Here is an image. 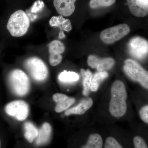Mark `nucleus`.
Wrapping results in <instances>:
<instances>
[{
  "mask_svg": "<svg viewBox=\"0 0 148 148\" xmlns=\"http://www.w3.org/2000/svg\"><path fill=\"white\" fill-rule=\"evenodd\" d=\"M111 93L110 113L115 117L123 116L127 110V93L124 83L119 80L115 81L112 85Z\"/></svg>",
  "mask_w": 148,
  "mask_h": 148,
  "instance_id": "nucleus-1",
  "label": "nucleus"
},
{
  "mask_svg": "<svg viewBox=\"0 0 148 148\" xmlns=\"http://www.w3.org/2000/svg\"><path fill=\"white\" fill-rule=\"evenodd\" d=\"M30 20L27 14L19 10L11 15L7 29L12 36L21 37L26 34L30 26Z\"/></svg>",
  "mask_w": 148,
  "mask_h": 148,
  "instance_id": "nucleus-2",
  "label": "nucleus"
},
{
  "mask_svg": "<svg viewBox=\"0 0 148 148\" xmlns=\"http://www.w3.org/2000/svg\"><path fill=\"white\" fill-rule=\"evenodd\" d=\"M8 82L12 90L18 96L26 95L30 90L29 77L19 69L14 70L10 73Z\"/></svg>",
  "mask_w": 148,
  "mask_h": 148,
  "instance_id": "nucleus-3",
  "label": "nucleus"
},
{
  "mask_svg": "<svg viewBox=\"0 0 148 148\" xmlns=\"http://www.w3.org/2000/svg\"><path fill=\"white\" fill-rule=\"evenodd\" d=\"M123 69L131 79L140 83L142 86L148 89V72L139 63L132 59H127L125 61Z\"/></svg>",
  "mask_w": 148,
  "mask_h": 148,
  "instance_id": "nucleus-4",
  "label": "nucleus"
},
{
  "mask_svg": "<svg viewBox=\"0 0 148 148\" xmlns=\"http://www.w3.org/2000/svg\"><path fill=\"white\" fill-rule=\"evenodd\" d=\"M24 65L32 78L36 81H44L47 78L48 70L45 62L40 58L30 57L25 61Z\"/></svg>",
  "mask_w": 148,
  "mask_h": 148,
  "instance_id": "nucleus-5",
  "label": "nucleus"
},
{
  "mask_svg": "<svg viewBox=\"0 0 148 148\" xmlns=\"http://www.w3.org/2000/svg\"><path fill=\"white\" fill-rule=\"evenodd\" d=\"M130 32V28L128 25L121 24L103 30L100 35V38L103 42L111 44L121 39Z\"/></svg>",
  "mask_w": 148,
  "mask_h": 148,
  "instance_id": "nucleus-6",
  "label": "nucleus"
},
{
  "mask_svg": "<svg viewBox=\"0 0 148 148\" xmlns=\"http://www.w3.org/2000/svg\"><path fill=\"white\" fill-rule=\"evenodd\" d=\"M130 54L134 58L142 60L147 58L148 52V41L140 37H135L128 43Z\"/></svg>",
  "mask_w": 148,
  "mask_h": 148,
  "instance_id": "nucleus-7",
  "label": "nucleus"
},
{
  "mask_svg": "<svg viewBox=\"0 0 148 148\" xmlns=\"http://www.w3.org/2000/svg\"><path fill=\"white\" fill-rule=\"evenodd\" d=\"M5 110L8 115L14 117L18 121H23L28 116L29 106L25 101L18 100L8 103L5 106Z\"/></svg>",
  "mask_w": 148,
  "mask_h": 148,
  "instance_id": "nucleus-8",
  "label": "nucleus"
},
{
  "mask_svg": "<svg viewBox=\"0 0 148 148\" xmlns=\"http://www.w3.org/2000/svg\"><path fill=\"white\" fill-rule=\"evenodd\" d=\"M48 47L49 64L52 66H58L62 61L61 54L65 50V45L60 41L54 40L49 44Z\"/></svg>",
  "mask_w": 148,
  "mask_h": 148,
  "instance_id": "nucleus-9",
  "label": "nucleus"
},
{
  "mask_svg": "<svg viewBox=\"0 0 148 148\" xmlns=\"http://www.w3.org/2000/svg\"><path fill=\"white\" fill-rule=\"evenodd\" d=\"M88 66L93 69H96L98 72L106 71L113 67L115 64L113 58H100L95 55H90L87 59Z\"/></svg>",
  "mask_w": 148,
  "mask_h": 148,
  "instance_id": "nucleus-10",
  "label": "nucleus"
},
{
  "mask_svg": "<svg viewBox=\"0 0 148 148\" xmlns=\"http://www.w3.org/2000/svg\"><path fill=\"white\" fill-rule=\"evenodd\" d=\"M131 13L137 17H145L148 14V0H127Z\"/></svg>",
  "mask_w": 148,
  "mask_h": 148,
  "instance_id": "nucleus-11",
  "label": "nucleus"
},
{
  "mask_svg": "<svg viewBox=\"0 0 148 148\" xmlns=\"http://www.w3.org/2000/svg\"><path fill=\"white\" fill-rule=\"evenodd\" d=\"M76 1V0H54L53 5L60 15L69 16L75 11Z\"/></svg>",
  "mask_w": 148,
  "mask_h": 148,
  "instance_id": "nucleus-12",
  "label": "nucleus"
},
{
  "mask_svg": "<svg viewBox=\"0 0 148 148\" xmlns=\"http://www.w3.org/2000/svg\"><path fill=\"white\" fill-rule=\"evenodd\" d=\"M53 99L56 103L55 110L60 113L66 110L75 103V98L69 97L63 93H56L53 95Z\"/></svg>",
  "mask_w": 148,
  "mask_h": 148,
  "instance_id": "nucleus-13",
  "label": "nucleus"
},
{
  "mask_svg": "<svg viewBox=\"0 0 148 148\" xmlns=\"http://www.w3.org/2000/svg\"><path fill=\"white\" fill-rule=\"evenodd\" d=\"M51 132L52 128L51 125L47 122L44 123L38 130V134L36 138V145L41 146L48 144L50 141Z\"/></svg>",
  "mask_w": 148,
  "mask_h": 148,
  "instance_id": "nucleus-14",
  "label": "nucleus"
},
{
  "mask_svg": "<svg viewBox=\"0 0 148 148\" xmlns=\"http://www.w3.org/2000/svg\"><path fill=\"white\" fill-rule=\"evenodd\" d=\"M92 104L93 101L92 98H85L82 100L77 106L66 110L65 112V115L68 116L72 114H83L92 107Z\"/></svg>",
  "mask_w": 148,
  "mask_h": 148,
  "instance_id": "nucleus-15",
  "label": "nucleus"
},
{
  "mask_svg": "<svg viewBox=\"0 0 148 148\" xmlns=\"http://www.w3.org/2000/svg\"><path fill=\"white\" fill-rule=\"evenodd\" d=\"M49 25L51 27H57L61 30L66 32H70L72 29L71 21L69 19L64 18L62 15L53 16L50 18L49 21Z\"/></svg>",
  "mask_w": 148,
  "mask_h": 148,
  "instance_id": "nucleus-16",
  "label": "nucleus"
},
{
  "mask_svg": "<svg viewBox=\"0 0 148 148\" xmlns=\"http://www.w3.org/2000/svg\"><path fill=\"white\" fill-rule=\"evenodd\" d=\"M24 137L29 143H32L38 134V129L31 122H26L24 124Z\"/></svg>",
  "mask_w": 148,
  "mask_h": 148,
  "instance_id": "nucleus-17",
  "label": "nucleus"
},
{
  "mask_svg": "<svg viewBox=\"0 0 148 148\" xmlns=\"http://www.w3.org/2000/svg\"><path fill=\"white\" fill-rule=\"evenodd\" d=\"M103 140L101 135L98 133L90 134L87 143L81 148H103Z\"/></svg>",
  "mask_w": 148,
  "mask_h": 148,
  "instance_id": "nucleus-18",
  "label": "nucleus"
},
{
  "mask_svg": "<svg viewBox=\"0 0 148 148\" xmlns=\"http://www.w3.org/2000/svg\"><path fill=\"white\" fill-rule=\"evenodd\" d=\"M79 78V75L75 72L66 71L61 72L58 76L59 81L63 83H72L77 81Z\"/></svg>",
  "mask_w": 148,
  "mask_h": 148,
  "instance_id": "nucleus-19",
  "label": "nucleus"
},
{
  "mask_svg": "<svg viewBox=\"0 0 148 148\" xmlns=\"http://www.w3.org/2000/svg\"><path fill=\"white\" fill-rule=\"evenodd\" d=\"M108 73L106 71L98 72L92 77L90 84V90L96 91L98 90L100 84L108 77Z\"/></svg>",
  "mask_w": 148,
  "mask_h": 148,
  "instance_id": "nucleus-20",
  "label": "nucleus"
},
{
  "mask_svg": "<svg viewBox=\"0 0 148 148\" xmlns=\"http://www.w3.org/2000/svg\"><path fill=\"white\" fill-rule=\"evenodd\" d=\"M81 73L83 77L84 87L83 93L85 96H87L89 94L90 91V84L92 77V74L88 69L85 71L83 69L81 70Z\"/></svg>",
  "mask_w": 148,
  "mask_h": 148,
  "instance_id": "nucleus-21",
  "label": "nucleus"
},
{
  "mask_svg": "<svg viewBox=\"0 0 148 148\" xmlns=\"http://www.w3.org/2000/svg\"><path fill=\"white\" fill-rule=\"evenodd\" d=\"M116 0H90L89 6L91 8L107 7L113 5Z\"/></svg>",
  "mask_w": 148,
  "mask_h": 148,
  "instance_id": "nucleus-22",
  "label": "nucleus"
},
{
  "mask_svg": "<svg viewBox=\"0 0 148 148\" xmlns=\"http://www.w3.org/2000/svg\"><path fill=\"white\" fill-rule=\"evenodd\" d=\"M105 148H123L114 138L109 137L106 139Z\"/></svg>",
  "mask_w": 148,
  "mask_h": 148,
  "instance_id": "nucleus-23",
  "label": "nucleus"
},
{
  "mask_svg": "<svg viewBox=\"0 0 148 148\" xmlns=\"http://www.w3.org/2000/svg\"><path fill=\"white\" fill-rule=\"evenodd\" d=\"M133 144L135 148H148L145 141L140 136H136L134 137Z\"/></svg>",
  "mask_w": 148,
  "mask_h": 148,
  "instance_id": "nucleus-24",
  "label": "nucleus"
},
{
  "mask_svg": "<svg viewBox=\"0 0 148 148\" xmlns=\"http://www.w3.org/2000/svg\"><path fill=\"white\" fill-rule=\"evenodd\" d=\"M140 118L145 123H148V106L147 105L143 106L140 111Z\"/></svg>",
  "mask_w": 148,
  "mask_h": 148,
  "instance_id": "nucleus-25",
  "label": "nucleus"
},
{
  "mask_svg": "<svg viewBox=\"0 0 148 148\" xmlns=\"http://www.w3.org/2000/svg\"><path fill=\"white\" fill-rule=\"evenodd\" d=\"M66 36L64 34V32H60L59 35V38L60 39H63L65 38Z\"/></svg>",
  "mask_w": 148,
  "mask_h": 148,
  "instance_id": "nucleus-26",
  "label": "nucleus"
},
{
  "mask_svg": "<svg viewBox=\"0 0 148 148\" xmlns=\"http://www.w3.org/2000/svg\"><path fill=\"white\" fill-rule=\"evenodd\" d=\"M1 140H0V148H1Z\"/></svg>",
  "mask_w": 148,
  "mask_h": 148,
  "instance_id": "nucleus-27",
  "label": "nucleus"
}]
</instances>
